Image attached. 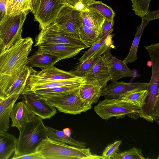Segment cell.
I'll use <instances>...</instances> for the list:
<instances>
[{
  "label": "cell",
  "mask_w": 159,
  "mask_h": 159,
  "mask_svg": "<svg viewBox=\"0 0 159 159\" xmlns=\"http://www.w3.org/2000/svg\"><path fill=\"white\" fill-rule=\"evenodd\" d=\"M33 43L30 37L22 38L0 56V74L10 76L15 81L26 66Z\"/></svg>",
  "instance_id": "1"
},
{
  "label": "cell",
  "mask_w": 159,
  "mask_h": 159,
  "mask_svg": "<svg viewBox=\"0 0 159 159\" xmlns=\"http://www.w3.org/2000/svg\"><path fill=\"white\" fill-rule=\"evenodd\" d=\"M19 130L13 159L35 152L42 141L48 137L42 119L36 116Z\"/></svg>",
  "instance_id": "2"
},
{
  "label": "cell",
  "mask_w": 159,
  "mask_h": 159,
  "mask_svg": "<svg viewBox=\"0 0 159 159\" xmlns=\"http://www.w3.org/2000/svg\"><path fill=\"white\" fill-rule=\"evenodd\" d=\"M36 152L44 159H106L102 155L92 153L90 148H78L48 137L42 141Z\"/></svg>",
  "instance_id": "3"
},
{
  "label": "cell",
  "mask_w": 159,
  "mask_h": 159,
  "mask_svg": "<svg viewBox=\"0 0 159 159\" xmlns=\"http://www.w3.org/2000/svg\"><path fill=\"white\" fill-rule=\"evenodd\" d=\"M140 108L124 101L120 98H105L100 101L94 108L96 113L105 120L113 117L117 119L125 117L127 115L134 119L139 117Z\"/></svg>",
  "instance_id": "4"
},
{
  "label": "cell",
  "mask_w": 159,
  "mask_h": 159,
  "mask_svg": "<svg viewBox=\"0 0 159 159\" xmlns=\"http://www.w3.org/2000/svg\"><path fill=\"white\" fill-rule=\"evenodd\" d=\"M105 18L95 11H82L79 28L80 39L89 48L98 39Z\"/></svg>",
  "instance_id": "5"
},
{
  "label": "cell",
  "mask_w": 159,
  "mask_h": 159,
  "mask_svg": "<svg viewBox=\"0 0 159 159\" xmlns=\"http://www.w3.org/2000/svg\"><path fill=\"white\" fill-rule=\"evenodd\" d=\"M27 10L21 14L11 16L5 14L0 21V40L5 50L9 48L22 38V27L28 14Z\"/></svg>",
  "instance_id": "6"
},
{
  "label": "cell",
  "mask_w": 159,
  "mask_h": 159,
  "mask_svg": "<svg viewBox=\"0 0 159 159\" xmlns=\"http://www.w3.org/2000/svg\"><path fill=\"white\" fill-rule=\"evenodd\" d=\"M79 88L66 93L43 99L60 112L74 115L80 114L86 112L91 107L81 98L79 93Z\"/></svg>",
  "instance_id": "7"
},
{
  "label": "cell",
  "mask_w": 159,
  "mask_h": 159,
  "mask_svg": "<svg viewBox=\"0 0 159 159\" xmlns=\"http://www.w3.org/2000/svg\"><path fill=\"white\" fill-rule=\"evenodd\" d=\"M81 11L66 3L60 10L53 23L61 32L80 39L79 28Z\"/></svg>",
  "instance_id": "8"
},
{
  "label": "cell",
  "mask_w": 159,
  "mask_h": 159,
  "mask_svg": "<svg viewBox=\"0 0 159 159\" xmlns=\"http://www.w3.org/2000/svg\"><path fill=\"white\" fill-rule=\"evenodd\" d=\"M45 43L63 44L84 49L88 48L80 39L69 36L60 32L53 23L41 30L36 37L34 46Z\"/></svg>",
  "instance_id": "9"
},
{
  "label": "cell",
  "mask_w": 159,
  "mask_h": 159,
  "mask_svg": "<svg viewBox=\"0 0 159 159\" xmlns=\"http://www.w3.org/2000/svg\"><path fill=\"white\" fill-rule=\"evenodd\" d=\"M66 3L65 0H40L35 13V20L41 30L53 23L59 11Z\"/></svg>",
  "instance_id": "10"
},
{
  "label": "cell",
  "mask_w": 159,
  "mask_h": 159,
  "mask_svg": "<svg viewBox=\"0 0 159 159\" xmlns=\"http://www.w3.org/2000/svg\"><path fill=\"white\" fill-rule=\"evenodd\" d=\"M74 71H67L52 67L43 69L40 71L33 69L28 76L25 84H40L78 77Z\"/></svg>",
  "instance_id": "11"
},
{
  "label": "cell",
  "mask_w": 159,
  "mask_h": 159,
  "mask_svg": "<svg viewBox=\"0 0 159 159\" xmlns=\"http://www.w3.org/2000/svg\"><path fill=\"white\" fill-rule=\"evenodd\" d=\"M149 83L113 82L102 89L101 96L106 98H120L131 92L147 89Z\"/></svg>",
  "instance_id": "12"
},
{
  "label": "cell",
  "mask_w": 159,
  "mask_h": 159,
  "mask_svg": "<svg viewBox=\"0 0 159 159\" xmlns=\"http://www.w3.org/2000/svg\"><path fill=\"white\" fill-rule=\"evenodd\" d=\"M23 101L32 112L42 119H49L57 112L55 108L43 98L30 92H23Z\"/></svg>",
  "instance_id": "13"
},
{
  "label": "cell",
  "mask_w": 159,
  "mask_h": 159,
  "mask_svg": "<svg viewBox=\"0 0 159 159\" xmlns=\"http://www.w3.org/2000/svg\"><path fill=\"white\" fill-rule=\"evenodd\" d=\"M84 78L86 82L98 85L103 89L107 86L111 76L105 53Z\"/></svg>",
  "instance_id": "14"
},
{
  "label": "cell",
  "mask_w": 159,
  "mask_h": 159,
  "mask_svg": "<svg viewBox=\"0 0 159 159\" xmlns=\"http://www.w3.org/2000/svg\"><path fill=\"white\" fill-rule=\"evenodd\" d=\"M36 51L49 53L62 60L73 57L84 48L59 43L41 44Z\"/></svg>",
  "instance_id": "15"
},
{
  "label": "cell",
  "mask_w": 159,
  "mask_h": 159,
  "mask_svg": "<svg viewBox=\"0 0 159 159\" xmlns=\"http://www.w3.org/2000/svg\"><path fill=\"white\" fill-rule=\"evenodd\" d=\"M141 18L142 22L137 28L136 33L129 53L123 60L127 64L134 62L137 59V52L138 47L143 32L150 21L159 18V10H157L151 11L149 10L145 16Z\"/></svg>",
  "instance_id": "16"
},
{
  "label": "cell",
  "mask_w": 159,
  "mask_h": 159,
  "mask_svg": "<svg viewBox=\"0 0 159 159\" xmlns=\"http://www.w3.org/2000/svg\"><path fill=\"white\" fill-rule=\"evenodd\" d=\"M110 50L105 52L112 82L125 77H132L134 75L133 71L127 66L123 60L116 58L111 53Z\"/></svg>",
  "instance_id": "17"
},
{
  "label": "cell",
  "mask_w": 159,
  "mask_h": 159,
  "mask_svg": "<svg viewBox=\"0 0 159 159\" xmlns=\"http://www.w3.org/2000/svg\"><path fill=\"white\" fill-rule=\"evenodd\" d=\"M35 116L23 101L15 103L10 115L12 120L11 126L19 130Z\"/></svg>",
  "instance_id": "18"
},
{
  "label": "cell",
  "mask_w": 159,
  "mask_h": 159,
  "mask_svg": "<svg viewBox=\"0 0 159 159\" xmlns=\"http://www.w3.org/2000/svg\"><path fill=\"white\" fill-rule=\"evenodd\" d=\"M113 29L107 34L98 40L79 59L80 63L97 55H102L106 51L114 48L112 38L114 34H112Z\"/></svg>",
  "instance_id": "19"
},
{
  "label": "cell",
  "mask_w": 159,
  "mask_h": 159,
  "mask_svg": "<svg viewBox=\"0 0 159 159\" xmlns=\"http://www.w3.org/2000/svg\"><path fill=\"white\" fill-rule=\"evenodd\" d=\"M102 89L98 85L85 81L80 88L79 93L83 100L92 107L99 100Z\"/></svg>",
  "instance_id": "20"
},
{
  "label": "cell",
  "mask_w": 159,
  "mask_h": 159,
  "mask_svg": "<svg viewBox=\"0 0 159 159\" xmlns=\"http://www.w3.org/2000/svg\"><path fill=\"white\" fill-rule=\"evenodd\" d=\"M20 94L12 95L3 99L0 103V131H7L8 130L12 109Z\"/></svg>",
  "instance_id": "21"
},
{
  "label": "cell",
  "mask_w": 159,
  "mask_h": 159,
  "mask_svg": "<svg viewBox=\"0 0 159 159\" xmlns=\"http://www.w3.org/2000/svg\"><path fill=\"white\" fill-rule=\"evenodd\" d=\"M61 58L43 52H36L28 58V65L33 67L45 69L53 66Z\"/></svg>",
  "instance_id": "22"
},
{
  "label": "cell",
  "mask_w": 159,
  "mask_h": 159,
  "mask_svg": "<svg viewBox=\"0 0 159 159\" xmlns=\"http://www.w3.org/2000/svg\"><path fill=\"white\" fill-rule=\"evenodd\" d=\"M85 82L25 92L31 93L40 98H45L61 95L77 89Z\"/></svg>",
  "instance_id": "23"
},
{
  "label": "cell",
  "mask_w": 159,
  "mask_h": 159,
  "mask_svg": "<svg viewBox=\"0 0 159 159\" xmlns=\"http://www.w3.org/2000/svg\"><path fill=\"white\" fill-rule=\"evenodd\" d=\"M17 139L4 131H0V159L9 158L14 153Z\"/></svg>",
  "instance_id": "24"
},
{
  "label": "cell",
  "mask_w": 159,
  "mask_h": 159,
  "mask_svg": "<svg viewBox=\"0 0 159 159\" xmlns=\"http://www.w3.org/2000/svg\"><path fill=\"white\" fill-rule=\"evenodd\" d=\"M84 81H85L84 77H78L74 78L55 80L40 84H25L22 93L32 92L37 90L70 84Z\"/></svg>",
  "instance_id": "25"
},
{
  "label": "cell",
  "mask_w": 159,
  "mask_h": 159,
  "mask_svg": "<svg viewBox=\"0 0 159 159\" xmlns=\"http://www.w3.org/2000/svg\"><path fill=\"white\" fill-rule=\"evenodd\" d=\"M48 137L50 139L80 148H86V143L77 140L65 133L63 131L56 129L50 127L46 126Z\"/></svg>",
  "instance_id": "26"
},
{
  "label": "cell",
  "mask_w": 159,
  "mask_h": 159,
  "mask_svg": "<svg viewBox=\"0 0 159 159\" xmlns=\"http://www.w3.org/2000/svg\"><path fill=\"white\" fill-rule=\"evenodd\" d=\"M27 10L32 11L31 0H11L7 3L6 14L11 16H15Z\"/></svg>",
  "instance_id": "27"
},
{
  "label": "cell",
  "mask_w": 159,
  "mask_h": 159,
  "mask_svg": "<svg viewBox=\"0 0 159 159\" xmlns=\"http://www.w3.org/2000/svg\"><path fill=\"white\" fill-rule=\"evenodd\" d=\"M33 69L27 65L15 81L7 93V97L15 94H21L24 90L27 79Z\"/></svg>",
  "instance_id": "28"
},
{
  "label": "cell",
  "mask_w": 159,
  "mask_h": 159,
  "mask_svg": "<svg viewBox=\"0 0 159 159\" xmlns=\"http://www.w3.org/2000/svg\"><path fill=\"white\" fill-rule=\"evenodd\" d=\"M148 95L147 89L137 91L128 93L120 98L141 108Z\"/></svg>",
  "instance_id": "29"
},
{
  "label": "cell",
  "mask_w": 159,
  "mask_h": 159,
  "mask_svg": "<svg viewBox=\"0 0 159 159\" xmlns=\"http://www.w3.org/2000/svg\"><path fill=\"white\" fill-rule=\"evenodd\" d=\"M85 7L87 9L97 12L108 19H113L115 15L112 8L101 1L95 0Z\"/></svg>",
  "instance_id": "30"
},
{
  "label": "cell",
  "mask_w": 159,
  "mask_h": 159,
  "mask_svg": "<svg viewBox=\"0 0 159 159\" xmlns=\"http://www.w3.org/2000/svg\"><path fill=\"white\" fill-rule=\"evenodd\" d=\"M101 56L96 55L80 63L74 71V73L77 76L84 78L98 61Z\"/></svg>",
  "instance_id": "31"
},
{
  "label": "cell",
  "mask_w": 159,
  "mask_h": 159,
  "mask_svg": "<svg viewBox=\"0 0 159 159\" xmlns=\"http://www.w3.org/2000/svg\"><path fill=\"white\" fill-rule=\"evenodd\" d=\"M113 159H146L142 153V150L133 147L123 152L116 153L112 158Z\"/></svg>",
  "instance_id": "32"
},
{
  "label": "cell",
  "mask_w": 159,
  "mask_h": 159,
  "mask_svg": "<svg viewBox=\"0 0 159 159\" xmlns=\"http://www.w3.org/2000/svg\"><path fill=\"white\" fill-rule=\"evenodd\" d=\"M151 0H132V10L135 15L142 17L145 16L149 10Z\"/></svg>",
  "instance_id": "33"
},
{
  "label": "cell",
  "mask_w": 159,
  "mask_h": 159,
  "mask_svg": "<svg viewBox=\"0 0 159 159\" xmlns=\"http://www.w3.org/2000/svg\"><path fill=\"white\" fill-rule=\"evenodd\" d=\"M122 142L121 140H117L108 144L104 150L102 156L106 159H110L119 152V147Z\"/></svg>",
  "instance_id": "34"
},
{
  "label": "cell",
  "mask_w": 159,
  "mask_h": 159,
  "mask_svg": "<svg viewBox=\"0 0 159 159\" xmlns=\"http://www.w3.org/2000/svg\"><path fill=\"white\" fill-rule=\"evenodd\" d=\"M114 24V19H108L105 18L98 39L102 38L113 29L112 27Z\"/></svg>",
  "instance_id": "35"
},
{
  "label": "cell",
  "mask_w": 159,
  "mask_h": 159,
  "mask_svg": "<svg viewBox=\"0 0 159 159\" xmlns=\"http://www.w3.org/2000/svg\"><path fill=\"white\" fill-rule=\"evenodd\" d=\"M18 159H44L39 152H35L19 157Z\"/></svg>",
  "instance_id": "36"
},
{
  "label": "cell",
  "mask_w": 159,
  "mask_h": 159,
  "mask_svg": "<svg viewBox=\"0 0 159 159\" xmlns=\"http://www.w3.org/2000/svg\"><path fill=\"white\" fill-rule=\"evenodd\" d=\"M7 0H0V11L3 16L6 13Z\"/></svg>",
  "instance_id": "37"
},
{
  "label": "cell",
  "mask_w": 159,
  "mask_h": 159,
  "mask_svg": "<svg viewBox=\"0 0 159 159\" xmlns=\"http://www.w3.org/2000/svg\"><path fill=\"white\" fill-rule=\"evenodd\" d=\"M40 0H31L32 7V13L33 14L36 12L39 6Z\"/></svg>",
  "instance_id": "38"
},
{
  "label": "cell",
  "mask_w": 159,
  "mask_h": 159,
  "mask_svg": "<svg viewBox=\"0 0 159 159\" xmlns=\"http://www.w3.org/2000/svg\"><path fill=\"white\" fill-rule=\"evenodd\" d=\"M74 7L77 10L81 11L87 9L81 2L76 3Z\"/></svg>",
  "instance_id": "39"
},
{
  "label": "cell",
  "mask_w": 159,
  "mask_h": 159,
  "mask_svg": "<svg viewBox=\"0 0 159 159\" xmlns=\"http://www.w3.org/2000/svg\"><path fill=\"white\" fill-rule=\"evenodd\" d=\"M82 0H65L66 3L74 7L75 5L81 1Z\"/></svg>",
  "instance_id": "40"
},
{
  "label": "cell",
  "mask_w": 159,
  "mask_h": 159,
  "mask_svg": "<svg viewBox=\"0 0 159 159\" xmlns=\"http://www.w3.org/2000/svg\"><path fill=\"white\" fill-rule=\"evenodd\" d=\"M7 95L0 86V98L3 99L7 98Z\"/></svg>",
  "instance_id": "41"
},
{
  "label": "cell",
  "mask_w": 159,
  "mask_h": 159,
  "mask_svg": "<svg viewBox=\"0 0 159 159\" xmlns=\"http://www.w3.org/2000/svg\"><path fill=\"white\" fill-rule=\"evenodd\" d=\"M95 0H82L81 2L86 7Z\"/></svg>",
  "instance_id": "42"
},
{
  "label": "cell",
  "mask_w": 159,
  "mask_h": 159,
  "mask_svg": "<svg viewBox=\"0 0 159 159\" xmlns=\"http://www.w3.org/2000/svg\"><path fill=\"white\" fill-rule=\"evenodd\" d=\"M5 50L3 43L0 40V56Z\"/></svg>",
  "instance_id": "43"
},
{
  "label": "cell",
  "mask_w": 159,
  "mask_h": 159,
  "mask_svg": "<svg viewBox=\"0 0 159 159\" xmlns=\"http://www.w3.org/2000/svg\"><path fill=\"white\" fill-rule=\"evenodd\" d=\"M4 16H3L2 14L1 13V12L0 11V21L1 20L2 18V17Z\"/></svg>",
  "instance_id": "44"
},
{
  "label": "cell",
  "mask_w": 159,
  "mask_h": 159,
  "mask_svg": "<svg viewBox=\"0 0 159 159\" xmlns=\"http://www.w3.org/2000/svg\"><path fill=\"white\" fill-rule=\"evenodd\" d=\"M3 99L0 98V103L2 102V101L3 100Z\"/></svg>",
  "instance_id": "45"
},
{
  "label": "cell",
  "mask_w": 159,
  "mask_h": 159,
  "mask_svg": "<svg viewBox=\"0 0 159 159\" xmlns=\"http://www.w3.org/2000/svg\"><path fill=\"white\" fill-rule=\"evenodd\" d=\"M11 0H7V3H8L10 1H11Z\"/></svg>",
  "instance_id": "46"
}]
</instances>
